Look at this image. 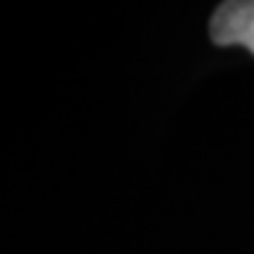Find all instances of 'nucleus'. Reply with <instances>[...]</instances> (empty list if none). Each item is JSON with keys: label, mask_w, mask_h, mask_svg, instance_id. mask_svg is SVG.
Wrapping results in <instances>:
<instances>
[{"label": "nucleus", "mask_w": 254, "mask_h": 254, "mask_svg": "<svg viewBox=\"0 0 254 254\" xmlns=\"http://www.w3.org/2000/svg\"><path fill=\"white\" fill-rule=\"evenodd\" d=\"M209 36L217 45H243L254 55V0L221 2L209 21Z\"/></svg>", "instance_id": "1"}]
</instances>
